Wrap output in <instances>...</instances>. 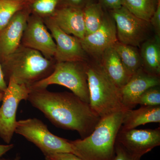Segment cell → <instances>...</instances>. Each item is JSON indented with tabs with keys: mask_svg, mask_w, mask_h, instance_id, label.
I'll return each mask as SVG.
<instances>
[{
	"mask_svg": "<svg viewBox=\"0 0 160 160\" xmlns=\"http://www.w3.org/2000/svg\"><path fill=\"white\" fill-rule=\"evenodd\" d=\"M116 142L132 154L142 157L160 145V128L125 130L120 129Z\"/></svg>",
	"mask_w": 160,
	"mask_h": 160,
	"instance_id": "12",
	"label": "cell"
},
{
	"mask_svg": "<svg viewBox=\"0 0 160 160\" xmlns=\"http://www.w3.org/2000/svg\"><path fill=\"white\" fill-rule=\"evenodd\" d=\"M160 85V77L149 74L142 68L139 69L120 89L123 106L127 111L133 109L137 106L138 100L144 92Z\"/></svg>",
	"mask_w": 160,
	"mask_h": 160,
	"instance_id": "14",
	"label": "cell"
},
{
	"mask_svg": "<svg viewBox=\"0 0 160 160\" xmlns=\"http://www.w3.org/2000/svg\"><path fill=\"white\" fill-rule=\"evenodd\" d=\"M160 0H122V6L131 13L149 22Z\"/></svg>",
	"mask_w": 160,
	"mask_h": 160,
	"instance_id": "21",
	"label": "cell"
},
{
	"mask_svg": "<svg viewBox=\"0 0 160 160\" xmlns=\"http://www.w3.org/2000/svg\"><path fill=\"white\" fill-rule=\"evenodd\" d=\"M142 69L149 74L160 76V37L155 35L140 46Z\"/></svg>",
	"mask_w": 160,
	"mask_h": 160,
	"instance_id": "18",
	"label": "cell"
},
{
	"mask_svg": "<svg viewBox=\"0 0 160 160\" xmlns=\"http://www.w3.org/2000/svg\"><path fill=\"white\" fill-rule=\"evenodd\" d=\"M125 112H119L102 118L89 136L70 141L73 154L82 160H114L117 137Z\"/></svg>",
	"mask_w": 160,
	"mask_h": 160,
	"instance_id": "2",
	"label": "cell"
},
{
	"mask_svg": "<svg viewBox=\"0 0 160 160\" xmlns=\"http://www.w3.org/2000/svg\"><path fill=\"white\" fill-rule=\"evenodd\" d=\"M123 65L131 75L142 68L140 50L135 46L118 41L113 46Z\"/></svg>",
	"mask_w": 160,
	"mask_h": 160,
	"instance_id": "19",
	"label": "cell"
},
{
	"mask_svg": "<svg viewBox=\"0 0 160 160\" xmlns=\"http://www.w3.org/2000/svg\"><path fill=\"white\" fill-rule=\"evenodd\" d=\"M115 157L113 160H141V157L132 154L121 144L116 142Z\"/></svg>",
	"mask_w": 160,
	"mask_h": 160,
	"instance_id": "25",
	"label": "cell"
},
{
	"mask_svg": "<svg viewBox=\"0 0 160 160\" xmlns=\"http://www.w3.org/2000/svg\"><path fill=\"white\" fill-rule=\"evenodd\" d=\"M7 84L5 80L2 65L0 62V90L5 92L7 89Z\"/></svg>",
	"mask_w": 160,
	"mask_h": 160,
	"instance_id": "30",
	"label": "cell"
},
{
	"mask_svg": "<svg viewBox=\"0 0 160 160\" xmlns=\"http://www.w3.org/2000/svg\"><path fill=\"white\" fill-rule=\"evenodd\" d=\"M15 133L34 144L45 156L59 153L73 154L70 140L52 134L46 124L36 118L17 121Z\"/></svg>",
	"mask_w": 160,
	"mask_h": 160,
	"instance_id": "6",
	"label": "cell"
},
{
	"mask_svg": "<svg viewBox=\"0 0 160 160\" xmlns=\"http://www.w3.org/2000/svg\"><path fill=\"white\" fill-rule=\"evenodd\" d=\"M56 45L54 58L57 62H86L88 55L80 39L67 34L49 18L43 19Z\"/></svg>",
	"mask_w": 160,
	"mask_h": 160,
	"instance_id": "10",
	"label": "cell"
},
{
	"mask_svg": "<svg viewBox=\"0 0 160 160\" xmlns=\"http://www.w3.org/2000/svg\"><path fill=\"white\" fill-rule=\"evenodd\" d=\"M160 122V106H141L125 112L121 129L128 130L149 123Z\"/></svg>",
	"mask_w": 160,
	"mask_h": 160,
	"instance_id": "17",
	"label": "cell"
},
{
	"mask_svg": "<svg viewBox=\"0 0 160 160\" xmlns=\"http://www.w3.org/2000/svg\"><path fill=\"white\" fill-rule=\"evenodd\" d=\"M87 61L57 62L49 76L29 86L30 89H46L52 85L65 86L89 104L87 74Z\"/></svg>",
	"mask_w": 160,
	"mask_h": 160,
	"instance_id": "5",
	"label": "cell"
},
{
	"mask_svg": "<svg viewBox=\"0 0 160 160\" xmlns=\"http://www.w3.org/2000/svg\"><path fill=\"white\" fill-rule=\"evenodd\" d=\"M107 11H111L122 6V0H96Z\"/></svg>",
	"mask_w": 160,
	"mask_h": 160,
	"instance_id": "28",
	"label": "cell"
},
{
	"mask_svg": "<svg viewBox=\"0 0 160 160\" xmlns=\"http://www.w3.org/2000/svg\"><path fill=\"white\" fill-rule=\"evenodd\" d=\"M106 10L97 2L90 3L83 9L86 35L97 30L102 26Z\"/></svg>",
	"mask_w": 160,
	"mask_h": 160,
	"instance_id": "20",
	"label": "cell"
},
{
	"mask_svg": "<svg viewBox=\"0 0 160 160\" xmlns=\"http://www.w3.org/2000/svg\"><path fill=\"white\" fill-rule=\"evenodd\" d=\"M27 101L54 126L76 131L81 139L89 136L101 119L89 104L72 92L31 89Z\"/></svg>",
	"mask_w": 160,
	"mask_h": 160,
	"instance_id": "1",
	"label": "cell"
},
{
	"mask_svg": "<svg viewBox=\"0 0 160 160\" xmlns=\"http://www.w3.org/2000/svg\"><path fill=\"white\" fill-rule=\"evenodd\" d=\"M80 41L86 54L96 61H99L106 49L113 47L118 41L116 26L109 12L106 10L100 28Z\"/></svg>",
	"mask_w": 160,
	"mask_h": 160,
	"instance_id": "11",
	"label": "cell"
},
{
	"mask_svg": "<svg viewBox=\"0 0 160 160\" xmlns=\"http://www.w3.org/2000/svg\"><path fill=\"white\" fill-rule=\"evenodd\" d=\"M31 12L29 6L18 12L0 31V62L17 50Z\"/></svg>",
	"mask_w": 160,
	"mask_h": 160,
	"instance_id": "13",
	"label": "cell"
},
{
	"mask_svg": "<svg viewBox=\"0 0 160 160\" xmlns=\"http://www.w3.org/2000/svg\"><path fill=\"white\" fill-rule=\"evenodd\" d=\"M141 106H160V86L151 87L140 96L137 101V105Z\"/></svg>",
	"mask_w": 160,
	"mask_h": 160,
	"instance_id": "24",
	"label": "cell"
},
{
	"mask_svg": "<svg viewBox=\"0 0 160 160\" xmlns=\"http://www.w3.org/2000/svg\"><path fill=\"white\" fill-rule=\"evenodd\" d=\"M1 64L7 84L12 78L29 87L49 76L56 63L40 52L21 45Z\"/></svg>",
	"mask_w": 160,
	"mask_h": 160,
	"instance_id": "3",
	"label": "cell"
},
{
	"mask_svg": "<svg viewBox=\"0 0 160 160\" xmlns=\"http://www.w3.org/2000/svg\"><path fill=\"white\" fill-rule=\"evenodd\" d=\"M99 61L108 76L120 89L130 79L131 75L123 65L113 47L106 49Z\"/></svg>",
	"mask_w": 160,
	"mask_h": 160,
	"instance_id": "16",
	"label": "cell"
},
{
	"mask_svg": "<svg viewBox=\"0 0 160 160\" xmlns=\"http://www.w3.org/2000/svg\"><path fill=\"white\" fill-rule=\"evenodd\" d=\"M95 2L96 0H61L60 6H71L83 9L90 3Z\"/></svg>",
	"mask_w": 160,
	"mask_h": 160,
	"instance_id": "27",
	"label": "cell"
},
{
	"mask_svg": "<svg viewBox=\"0 0 160 160\" xmlns=\"http://www.w3.org/2000/svg\"><path fill=\"white\" fill-rule=\"evenodd\" d=\"M21 45L40 52L49 59L54 57L56 51L54 40L44 20L34 14L28 18Z\"/></svg>",
	"mask_w": 160,
	"mask_h": 160,
	"instance_id": "9",
	"label": "cell"
},
{
	"mask_svg": "<svg viewBox=\"0 0 160 160\" xmlns=\"http://www.w3.org/2000/svg\"><path fill=\"white\" fill-rule=\"evenodd\" d=\"M48 18L67 34L80 40L86 36L82 9L71 6H60Z\"/></svg>",
	"mask_w": 160,
	"mask_h": 160,
	"instance_id": "15",
	"label": "cell"
},
{
	"mask_svg": "<svg viewBox=\"0 0 160 160\" xmlns=\"http://www.w3.org/2000/svg\"><path fill=\"white\" fill-rule=\"evenodd\" d=\"M152 28H153L155 34L160 37V1L157 7L149 21Z\"/></svg>",
	"mask_w": 160,
	"mask_h": 160,
	"instance_id": "26",
	"label": "cell"
},
{
	"mask_svg": "<svg viewBox=\"0 0 160 160\" xmlns=\"http://www.w3.org/2000/svg\"><path fill=\"white\" fill-rule=\"evenodd\" d=\"M60 3L61 0H32L29 7L33 14L44 19L51 16Z\"/></svg>",
	"mask_w": 160,
	"mask_h": 160,
	"instance_id": "23",
	"label": "cell"
},
{
	"mask_svg": "<svg viewBox=\"0 0 160 160\" xmlns=\"http://www.w3.org/2000/svg\"><path fill=\"white\" fill-rule=\"evenodd\" d=\"M29 4L22 0H0V31L18 12Z\"/></svg>",
	"mask_w": 160,
	"mask_h": 160,
	"instance_id": "22",
	"label": "cell"
},
{
	"mask_svg": "<svg viewBox=\"0 0 160 160\" xmlns=\"http://www.w3.org/2000/svg\"><path fill=\"white\" fill-rule=\"evenodd\" d=\"M4 92L0 90V102L2 101L3 97H4Z\"/></svg>",
	"mask_w": 160,
	"mask_h": 160,
	"instance_id": "33",
	"label": "cell"
},
{
	"mask_svg": "<svg viewBox=\"0 0 160 160\" xmlns=\"http://www.w3.org/2000/svg\"><path fill=\"white\" fill-rule=\"evenodd\" d=\"M45 157L46 160H82L71 153H59Z\"/></svg>",
	"mask_w": 160,
	"mask_h": 160,
	"instance_id": "29",
	"label": "cell"
},
{
	"mask_svg": "<svg viewBox=\"0 0 160 160\" xmlns=\"http://www.w3.org/2000/svg\"><path fill=\"white\" fill-rule=\"evenodd\" d=\"M87 74L89 105L101 118L127 111L122 102L120 89L108 76L99 61L87 62Z\"/></svg>",
	"mask_w": 160,
	"mask_h": 160,
	"instance_id": "4",
	"label": "cell"
},
{
	"mask_svg": "<svg viewBox=\"0 0 160 160\" xmlns=\"http://www.w3.org/2000/svg\"><path fill=\"white\" fill-rule=\"evenodd\" d=\"M22 1H25V2H27V3H29V5L32 3V0H22Z\"/></svg>",
	"mask_w": 160,
	"mask_h": 160,
	"instance_id": "34",
	"label": "cell"
},
{
	"mask_svg": "<svg viewBox=\"0 0 160 160\" xmlns=\"http://www.w3.org/2000/svg\"><path fill=\"white\" fill-rule=\"evenodd\" d=\"M0 160H21V157L19 155L17 156L13 159H9L4 158H0Z\"/></svg>",
	"mask_w": 160,
	"mask_h": 160,
	"instance_id": "32",
	"label": "cell"
},
{
	"mask_svg": "<svg viewBox=\"0 0 160 160\" xmlns=\"http://www.w3.org/2000/svg\"><path fill=\"white\" fill-rule=\"evenodd\" d=\"M108 12L115 22L118 42L139 48L149 38L152 27L149 22L137 17L122 6Z\"/></svg>",
	"mask_w": 160,
	"mask_h": 160,
	"instance_id": "8",
	"label": "cell"
},
{
	"mask_svg": "<svg viewBox=\"0 0 160 160\" xmlns=\"http://www.w3.org/2000/svg\"><path fill=\"white\" fill-rule=\"evenodd\" d=\"M14 147L13 144H8V145H0V158L6 154L9 150H11Z\"/></svg>",
	"mask_w": 160,
	"mask_h": 160,
	"instance_id": "31",
	"label": "cell"
},
{
	"mask_svg": "<svg viewBox=\"0 0 160 160\" xmlns=\"http://www.w3.org/2000/svg\"><path fill=\"white\" fill-rule=\"evenodd\" d=\"M30 92L29 86L18 84L13 79L7 82L0 107V137L7 144L11 142L15 131L18 106L21 101H27Z\"/></svg>",
	"mask_w": 160,
	"mask_h": 160,
	"instance_id": "7",
	"label": "cell"
}]
</instances>
